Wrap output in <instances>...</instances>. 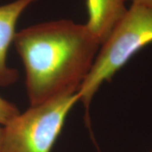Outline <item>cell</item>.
Segmentation results:
<instances>
[{"mask_svg": "<svg viewBox=\"0 0 152 152\" xmlns=\"http://www.w3.org/2000/svg\"><path fill=\"white\" fill-rule=\"evenodd\" d=\"M151 152H152V151H151Z\"/></svg>", "mask_w": 152, "mask_h": 152, "instance_id": "obj_9", "label": "cell"}, {"mask_svg": "<svg viewBox=\"0 0 152 152\" xmlns=\"http://www.w3.org/2000/svg\"><path fill=\"white\" fill-rule=\"evenodd\" d=\"M78 93L65 94L30 107L3 126L1 152H52Z\"/></svg>", "mask_w": 152, "mask_h": 152, "instance_id": "obj_3", "label": "cell"}, {"mask_svg": "<svg viewBox=\"0 0 152 152\" xmlns=\"http://www.w3.org/2000/svg\"><path fill=\"white\" fill-rule=\"evenodd\" d=\"M20 113L17 106L0 95V125L4 126Z\"/></svg>", "mask_w": 152, "mask_h": 152, "instance_id": "obj_6", "label": "cell"}, {"mask_svg": "<svg viewBox=\"0 0 152 152\" xmlns=\"http://www.w3.org/2000/svg\"><path fill=\"white\" fill-rule=\"evenodd\" d=\"M125 1H130L132 4L141 6L152 10V0H125Z\"/></svg>", "mask_w": 152, "mask_h": 152, "instance_id": "obj_7", "label": "cell"}, {"mask_svg": "<svg viewBox=\"0 0 152 152\" xmlns=\"http://www.w3.org/2000/svg\"><path fill=\"white\" fill-rule=\"evenodd\" d=\"M3 134H4V128H3V126L0 125V152H1V144H2Z\"/></svg>", "mask_w": 152, "mask_h": 152, "instance_id": "obj_8", "label": "cell"}, {"mask_svg": "<svg viewBox=\"0 0 152 152\" xmlns=\"http://www.w3.org/2000/svg\"><path fill=\"white\" fill-rule=\"evenodd\" d=\"M152 43V10L132 4L101 44L90 73L78 91L85 109V121L90 130V108L94 95L134 54Z\"/></svg>", "mask_w": 152, "mask_h": 152, "instance_id": "obj_2", "label": "cell"}, {"mask_svg": "<svg viewBox=\"0 0 152 152\" xmlns=\"http://www.w3.org/2000/svg\"><path fill=\"white\" fill-rule=\"evenodd\" d=\"M14 45L26 71L30 106H35L78 93L101 42L85 24L61 19L20 30Z\"/></svg>", "mask_w": 152, "mask_h": 152, "instance_id": "obj_1", "label": "cell"}, {"mask_svg": "<svg viewBox=\"0 0 152 152\" xmlns=\"http://www.w3.org/2000/svg\"><path fill=\"white\" fill-rule=\"evenodd\" d=\"M37 0H16L0 6V87L14 84L18 72L7 64V56L16 35V26L24 11Z\"/></svg>", "mask_w": 152, "mask_h": 152, "instance_id": "obj_4", "label": "cell"}, {"mask_svg": "<svg viewBox=\"0 0 152 152\" xmlns=\"http://www.w3.org/2000/svg\"><path fill=\"white\" fill-rule=\"evenodd\" d=\"M125 0H86L87 28L101 44L106 39L125 11Z\"/></svg>", "mask_w": 152, "mask_h": 152, "instance_id": "obj_5", "label": "cell"}]
</instances>
